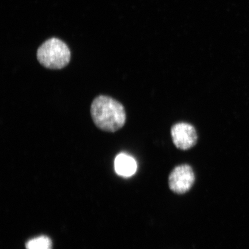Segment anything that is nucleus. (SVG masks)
I'll return each mask as SVG.
<instances>
[{
	"label": "nucleus",
	"instance_id": "nucleus-4",
	"mask_svg": "<svg viewBox=\"0 0 249 249\" xmlns=\"http://www.w3.org/2000/svg\"><path fill=\"white\" fill-rule=\"evenodd\" d=\"M171 135L174 144L180 150H188L197 144V132L192 124L182 122L174 124Z\"/></svg>",
	"mask_w": 249,
	"mask_h": 249
},
{
	"label": "nucleus",
	"instance_id": "nucleus-1",
	"mask_svg": "<svg viewBox=\"0 0 249 249\" xmlns=\"http://www.w3.org/2000/svg\"><path fill=\"white\" fill-rule=\"evenodd\" d=\"M91 115L95 125L105 132H116L126 123L124 106L108 96L100 95L94 99L91 104Z\"/></svg>",
	"mask_w": 249,
	"mask_h": 249
},
{
	"label": "nucleus",
	"instance_id": "nucleus-2",
	"mask_svg": "<svg viewBox=\"0 0 249 249\" xmlns=\"http://www.w3.org/2000/svg\"><path fill=\"white\" fill-rule=\"evenodd\" d=\"M36 57L42 66L51 70H61L70 63L71 53L66 43L52 38L40 45Z\"/></svg>",
	"mask_w": 249,
	"mask_h": 249
},
{
	"label": "nucleus",
	"instance_id": "nucleus-5",
	"mask_svg": "<svg viewBox=\"0 0 249 249\" xmlns=\"http://www.w3.org/2000/svg\"><path fill=\"white\" fill-rule=\"evenodd\" d=\"M115 170L118 175L129 177L136 173L137 163L135 159L125 154L117 156L114 161Z\"/></svg>",
	"mask_w": 249,
	"mask_h": 249
},
{
	"label": "nucleus",
	"instance_id": "nucleus-3",
	"mask_svg": "<svg viewBox=\"0 0 249 249\" xmlns=\"http://www.w3.org/2000/svg\"><path fill=\"white\" fill-rule=\"evenodd\" d=\"M195 181L194 170L188 164H181L174 168L169 177L171 191L177 194H184L192 188Z\"/></svg>",
	"mask_w": 249,
	"mask_h": 249
},
{
	"label": "nucleus",
	"instance_id": "nucleus-6",
	"mask_svg": "<svg viewBox=\"0 0 249 249\" xmlns=\"http://www.w3.org/2000/svg\"><path fill=\"white\" fill-rule=\"evenodd\" d=\"M52 244L51 239L46 236H40L28 242L27 249H52Z\"/></svg>",
	"mask_w": 249,
	"mask_h": 249
}]
</instances>
